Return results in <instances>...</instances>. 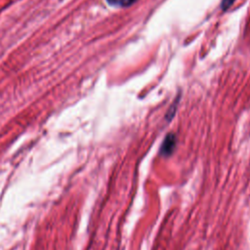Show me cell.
Listing matches in <instances>:
<instances>
[{
    "mask_svg": "<svg viewBox=\"0 0 250 250\" xmlns=\"http://www.w3.org/2000/svg\"><path fill=\"white\" fill-rule=\"evenodd\" d=\"M175 146H176V136L173 134L167 135L165 140L163 141L161 148H160L161 155L169 156L174 151Z\"/></svg>",
    "mask_w": 250,
    "mask_h": 250,
    "instance_id": "6da1fadb",
    "label": "cell"
},
{
    "mask_svg": "<svg viewBox=\"0 0 250 250\" xmlns=\"http://www.w3.org/2000/svg\"><path fill=\"white\" fill-rule=\"evenodd\" d=\"M110 5L117 7H128L136 3L138 0H106Z\"/></svg>",
    "mask_w": 250,
    "mask_h": 250,
    "instance_id": "7a4b0ae2",
    "label": "cell"
},
{
    "mask_svg": "<svg viewBox=\"0 0 250 250\" xmlns=\"http://www.w3.org/2000/svg\"><path fill=\"white\" fill-rule=\"evenodd\" d=\"M233 1H234V0H223V1H222V8H223L224 10L228 9V8L232 4Z\"/></svg>",
    "mask_w": 250,
    "mask_h": 250,
    "instance_id": "3957f363",
    "label": "cell"
}]
</instances>
